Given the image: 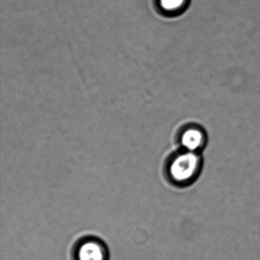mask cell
Listing matches in <instances>:
<instances>
[{"label": "cell", "mask_w": 260, "mask_h": 260, "mask_svg": "<svg viewBox=\"0 0 260 260\" xmlns=\"http://www.w3.org/2000/svg\"><path fill=\"white\" fill-rule=\"evenodd\" d=\"M199 168V158L194 152L188 151L179 155L170 167V175L173 180L187 182L194 179Z\"/></svg>", "instance_id": "1"}, {"label": "cell", "mask_w": 260, "mask_h": 260, "mask_svg": "<svg viewBox=\"0 0 260 260\" xmlns=\"http://www.w3.org/2000/svg\"><path fill=\"white\" fill-rule=\"evenodd\" d=\"M104 254L100 245L93 242L85 243L79 252L80 260H103Z\"/></svg>", "instance_id": "2"}, {"label": "cell", "mask_w": 260, "mask_h": 260, "mask_svg": "<svg viewBox=\"0 0 260 260\" xmlns=\"http://www.w3.org/2000/svg\"><path fill=\"white\" fill-rule=\"evenodd\" d=\"M203 135L199 131L190 129L185 132L182 138V144L188 151L194 152L202 146Z\"/></svg>", "instance_id": "3"}, {"label": "cell", "mask_w": 260, "mask_h": 260, "mask_svg": "<svg viewBox=\"0 0 260 260\" xmlns=\"http://www.w3.org/2000/svg\"><path fill=\"white\" fill-rule=\"evenodd\" d=\"M185 0H161V5L167 10H175L180 8Z\"/></svg>", "instance_id": "4"}]
</instances>
